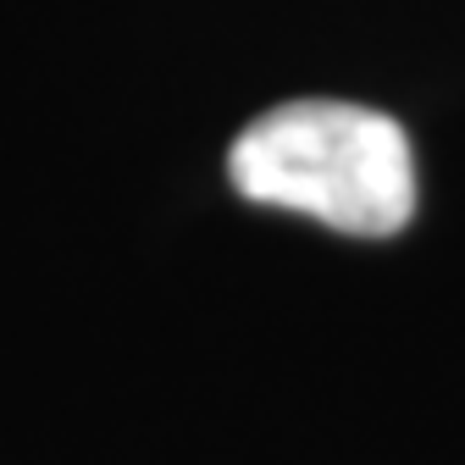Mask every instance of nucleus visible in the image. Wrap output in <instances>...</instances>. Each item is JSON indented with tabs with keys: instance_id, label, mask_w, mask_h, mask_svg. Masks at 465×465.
I'll use <instances>...</instances> for the list:
<instances>
[{
	"instance_id": "1",
	"label": "nucleus",
	"mask_w": 465,
	"mask_h": 465,
	"mask_svg": "<svg viewBox=\"0 0 465 465\" xmlns=\"http://www.w3.org/2000/svg\"><path fill=\"white\" fill-rule=\"evenodd\" d=\"M227 178L244 200L316 216L349 239H393L416 216V155L393 116L349 100L277 105L232 139Z\"/></svg>"
}]
</instances>
